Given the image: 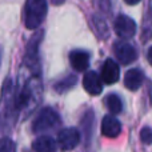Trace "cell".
<instances>
[{"instance_id":"9a60e30c","label":"cell","mask_w":152,"mask_h":152,"mask_svg":"<svg viewBox=\"0 0 152 152\" xmlns=\"http://www.w3.org/2000/svg\"><path fill=\"white\" fill-rule=\"evenodd\" d=\"M140 139L144 144H152V128L143 127L142 131H140Z\"/></svg>"},{"instance_id":"ba28073f","label":"cell","mask_w":152,"mask_h":152,"mask_svg":"<svg viewBox=\"0 0 152 152\" xmlns=\"http://www.w3.org/2000/svg\"><path fill=\"white\" fill-rule=\"evenodd\" d=\"M121 131V124L116 118L107 115L102 120V134L105 137H116Z\"/></svg>"},{"instance_id":"4fadbf2b","label":"cell","mask_w":152,"mask_h":152,"mask_svg":"<svg viewBox=\"0 0 152 152\" xmlns=\"http://www.w3.org/2000/svg\"><path fill=\"white\" fill-rule=\"evenodd\" d=\"M105 105H107L108 111H110L112 115H118L123 110V103H121L120 97L115 94H111L105 97Z\"/></svg>"},{"instance_id":"30bf717a","label":"cell","mask_w":152,"mask_h":152,"mask_svg":"<svg viewBox=\"0 0 152 152\" xmlns=\"http://www.w3.org/2000/svg\"><path fill=\"white\" fill-rule=\"evenodd\" d=\"M143 80H144V77H143L142 71L136 68L129 69L124 75V86L129 91H137L140 88V86H142Z\"/></svg>"},{"instance_id":"ac0fdd59","label":"cell","mask_w":152,"mask_h":152,"mask_svg":"<svg viewBox=\"0 0 152 152\" xmlns=\"http://www.w3.org/2000/svg\"><path fill=\"white\" fill-rule=\"evenodd\" d=\"M147 60H148V63L152 66V47L148 50V52H147Z\"/></svg>"},{"instance_id":"8992f818","label":"cell","mask_w":152,"mask_h":152,"mask_svg":"<svg viewBox=\"0 0 152 152\" xmlns=\"http://www.w3.org/2000/svg\"><path fill=\"white\" fill-rule=\"evenodd\" d=\"M83 87L89 95L96 96L103 91V80L95 71H88L83 77Z\"/></svg>"},{"instance_id":"ffe728a7","label":"cell","mask_w":152,"mask_h":152,"mask_svg":"<svg viewBox=\"0 0 152 152\" xmlns=\"http://www.w3.org/2000/svg\"><path fill=\"white\" fill-rule=\"evenodd\" d=\"M51 1H52L55 5H59V4H61V3H63L64 0H51Z\"/></svg>"},{"instance_id":"7a4b0ae2","label":"cell","mask_w":152,"mask_h":152,"mask_svg":"<svg viewBox=\"0 0 152 152\" xmlns=\"http://www.w3.org/2000/svg\"><path fill=\"white\" fill-rule=\"evenodd\" d=\"M61 120L59 113L52 108H44L39 112L36 119L32 124V131L35 134H43V132H50L52 129H56L60 126Z\"/></svg>"},{"instance_id":"2e32d148","label":"cell","mask_w":152,"mask_h":152,"mask_svg":"<svg viewBox=\"0 0 152 152\" xmlns=\"http://www.w3.org/2000/svg\"><path fill=\"white\" fill-rule=\"evenodd\" d=\"M16 145L13 144L12 140L10 139H3L0 142V151H15Z\"/></svg>"},{"instance_id":"277c9868","label":"cell","mask_w":152,"mask_h":152,"mask_svg":"<svg viewBox=\"0 0 152 152\" xmlns=\"http://www.w3.org/2000/svg\"><path fill=\"white\" fill-rule=\"evenodd\" d=\"M116 35L123 39H129L136 34V23L127 15H119L113 23Z\"/></svg>"},{"instance_id":"3957f363","label":"cell","mask_w":152,"mask_h":152,"mask_svg":"<svg viewBox=\"0 0 152 152\" xmlns=\"http://www.w3.org/2000/svg\"><path fill=\"white\" fill-rule=\"evenodd\" d=\"M113 52H115V56L119 60V63H121L123 66H128L137 58L136 48L128 42H116Z\"/></svg>"},{"instance_id":"d6986e66","label":"cell","mask_w":152,"mask_h":152,"mask_svg":"<svg viewBox=\"0 0 152 152\" xmlns=\"http://www.w3.org/2000/svg\"><path fill=\"white\" fill-rule=\"evenodd\" d=\"M124 1H126L128 5H135V4H137L140 0H124Z\"/></svg>"},{"instance_id":"5b68a950","label":"cell","mask_w":152,"mask_h":152,"mask_svg":"<svg viewBox=\"0 0 152 152\" xmlns=\"http://www.w3.org/2000/svg\"><path fill=\"white\" fill-rule=\"evenodd\" d=\"M80 142V134L76 128H64L58 134V144L61 150H74Z\"/></svg>"},{"instance_id":"5bb4252c","label":"cell","mask_w":152,"mask_h":152,"mask_svg":"<svg viewBox=\"0 0 152 152\" xmlns=\"http://www.w3.org/2000/svg\"><path fill=\"white\" fill-rule=\"evenodd\" d=\"M75 84H76V76L69 75L68 77H66L64 80L59 81V83L55 86V89L59 92V94H61V92L68 91V89L71 88L72 86H75Z\"/></svg>"},{"instance_id":"52a82bcc","label":"cell","mask_w":152,"mask_h":152,"mask_svg":"<svg viewBox=\"0 0 152 152\" xmlns=\"http://www.w3.org/2000/svg\"><path fill=\"white\" fill-rule=\"evenodd\" d=\"M102 80L105 84H115L120 77V68L112 59H107L102 68Z\"/></svg>"},{"instance_id":"8fae6325","label":"cell","mask_w":152,"mask_h":152,"mask_svg":"<svg viewBox=\"0 0 152 152\" xmlns=\"http://www.w3.org/2000/svg\"><path fill=\"white\" fill-rule=\"evenodd\" d=\"M42 39H43V32H37V34H35V36L32 37V40L29 42L28 47H27L26 63H28V66L31 67L37 64V45H39Z\"/></svg>"},{"instance_id":"e0dca14e","label":"cell","mask_w":152,"mask_h":152,"mask_svg":"<svg viewBox=\"0 0 152 152\" xmlns=\"http://www.w3.org/2000/svg\"><path fill=\"white\" fill-rule=\"evenodd\" d=\"M97 4L102 8L103 11H108L110 10V0H97Z\"/></svg>"},{"instance_id":"9c48e42d","label":"cell","mask_w":152,"mask_h":152,"mask_svg":"<svg viewBox=\"0 0 152 152\" xmlns=\"http://www.w3.org/2000/svg\"><path fill=\"white\" fill-rule=\"evenodd\" d=\"M69 63L77 72H84L89 67V53L81 50H75L69 53Z\"/></svg>"},{"instance_id":"6da1fadb","label":"cell","mask_w":152,"mask_h":152,"mask_svg":"<svg viewBox=\"0 0 152 152\" xmlns=\"http://www.w3.org/2000/svg\"><path fill=\"white\" fill-rule=\"evenodd\" d=\"M47 1L45 0H27L24 8V23L28 29H36L44 21L47 15Z\"/></svg>"},{"instance_id":"7c38bea8","label":"cell","mask_w":152,"mask_h":152,"mask_svg":"<svg viewBox=\"0 0 152 152\" xmlns=\"http://www.w3.org/2000/svg\"><path fill=\"white\" fill-rule=\"evenodd\" d=\"M56 143L55 140L52 139L48 135H43V136L37 137L36 140L32 144V148L36 152H53L56 150Z\"/></svg>"}]
</instances>
